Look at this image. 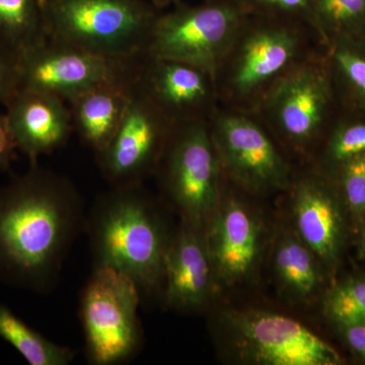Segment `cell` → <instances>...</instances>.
<instances>
[{"label":"cell","instance_id":"3957f363","mask_svg":"<svg viewBox=\"0 0 365 365\" xmlns=\"http://www.w3.org/2000/svg\"><path fill=\"white\" fill-rule=\"evenodd\" d=\"M323 49L306 24L248 14L215 74L218 106L252 114L288 71Z\"/></svg>","mask_w":365,"mask_h":365},{"label":"cell","instance_id":"5bb4252c","mask_svg":"<svg viewBox=\"0 0 365 365\" xmlns=\"http://www.w3.org/2000/svg\"><path fill=\"white\" fill-rule=\"evenodd\" d=\"M215 282L204 227L182 220L163 260V304L176 311H198L210 302Z\"/></svg>","mask_w":365,"mask_h":365},{"label":"cell","instance_id":"484cf974","mask_svg":"<svg viewBox=\"0 0 365 365\" xmlns=\"http://www.w3.org/2000/svg\"><path fill=\"white\" fill-rule=\"evenodd\" d=\"M234 1L245 13L252 16L287 19V20L306 24L312 30H314L319 39L316 18H314V0H234Z\"/></svg>","mask_w":365,"mask_h":365},{"label":"cell","instance_id":"52a82bcc","mask_svg":"<svg viewBox=\"0 0 365 365\" xmlns=\"http://www.w3.org/2000/svg\"><path fill=\"white\" fill-rule=\"evenodd\" d=\"M153 175L182 220L205 227L220 202L222 182L208 120L174 124Z\"/></svg>","mask_w":365,"mask_h":365},{"label":"cell","instance_id":"5b68a950","mask_svg":"<svg viewBox=\"0 0 365 365\" xmlns=\"http://www.w3.org/2000/svg\"><path fill=\"white\" fill-rule=\"evenodd\" d=\"M340 109L323 49L288 71L251 115L280 146L307 153L323 140Z\"/></svg>","mask_w":365,"mask_h":365},{"label":"cell","instance_id":"ba28073f","mask_svg":"<svg viewBox=\"0 0 365 365\" xmlns=\"http://www.w3.org/2000/svg\"><path fill=\"white\" fill-rule=\"evenodd\" d=\"M141 300L128 276L115 269L93 268L81 292L79 311L91 364H122L136 356L143 338Z\"/></svg>","mask_w":365,"mask_h":365},{"label":"cell","instance_id":"f546056e","mask_svg":"<svg viewBox=\"0 0 365 365\" xmlns=\"http://www.w3.org/2000/svg\"><path fill=\"white\" fill-rule=\"evenodd\" d=\"M339 328L348 346L365 360V324L341 326Z\"/></svg>","mask_w":365,"mask_h":365},{"label":"cell","instance_id":"7a4b0ae2","mask_svg":"<svg viewBox=\"0 0 365 365\" xmlns=\"http://www.w3.org/2000/svg\"><path fill=\"white\" fill-rule=\"evenodd\" d=\"M93 268L128 276L141 297L160 292L170 234L158 204L141 184L111 187L86 218Z\"/></svg>","mask_w":365,"mask_h":365},{"label":"cell","instance_id":"7c38bea8","mask_svg":"<svg viewBox=\"0 0 365 365\" xmlns=\"http://www.w3.org/2000/svg\"><path fill=\"white\" fill-rule=\"evenodd\" d=\"M242 359L265 365H337L335 349L294 319L262 311L232 312L223 317Z\"/></svg>","mask_w":365,"mask_h":365},{"label":"cell","instance_id":"1f68e13d","mask_svg":"<svg viewBox=\"0 0 365 365\" xmlns=\"http://www.w3.org/2000/svg\"><path fill=\"white\" fill-rule=\"evenodd\" d=\"M362 252H364L365 256V227L364 230V237H362Z\"/></svg>","mask_w":365,"mask_h":365},{"label":"cell","instance_id":"f1b7e54d","mask_svg":"<svg viewBox=\"0 0 365 365\" xmlns=\"http://www.w3.org/2000/svg\"><path fill=\"white\" fill-rule=\"evenodd\" d=\"M16 146L6 114H0V172H6L11 168L16 157Z\"/></svg>","mask_w":365,"mask_h":365},{"label":"cell","instance_id":"e0dca14e","mask_svg":"<svg viewBox=\"0 0 365 365\" xmlns=\"http://www.w3.org/2000/svg\"><path fill=\"white\" fill-rule=\"evenodd\" d=\"M6 108L18 150L31 165H37L40 157L61 148L73 130L69 107L54 96L20 90Z\"/></svg>","mask_w":365,"mask_h":365},{"label":"cell","instance_id":"44dd1931","mask_svg":"<svg viewBox=\"0 0 365 365\" xmlns=\"http://www.w3.org/2000/svg\"><path fill=\"white\" fill-rule=\"evenodd\" d=\"M0 338L31 365H68L76 359V351L47 339L4 304H0Z\"/></svg>","mask_w":365,"mask_h":365},{"label":"cell","instance_id":"6da1fadb","mask_svg":"<svg viewBox=\"0 0 365 365\" xmlns=\"http://www.w3.org/2000/svg\"><path fill=\"white\" fill-rule=\"evenodd\" d=\"M86 218L76 185L38 163L0 187V282L47 294Z\"/></svg>","mask_w":365,"mask_h":365},{"label":"cell","instance_id":"83f0119b","mask_svg":"<svg viewBox=\"0 0 365 365\" xmlns=\"http://www.w3.org/2000/svg\"><path fill=\"white\" fill-rule=\"evenodd\" d=\"M20 91V56L0 45V103L6 106Z\"/></svg>","mask_w":365,"mask_h":365},{"label":"cell","instance_id":"d4e9b609","mask_svg":"<svg viewBox=\"0 0 365 365\" xmlns=\"http://www.w3.org/2000/svg\"><path fill=\"white\" fill-rule=\"evenodd\" d=\"M324 313L338 326L365 324V280L343 281L324 300Z\"/></svg>","mask_w":365,"mask_h":365},{"label":"cell","instance_id":"ffe728a7","mask_svg":"<svg viewBox=\"0 0 365 365\" xmlns=\"http://www.w3.org/2000/svg\"><path fill=\"white\" fill-rule=\"evenodd\" d=\"M46 39L41 0H0V45L20 56Z\"/></svg>","mask_w":365,"mask_h":365},{"label":"cell","instance_id":"ac0fdd59","mask_svg":"<svg viewBox=\"0 0 365 365\" xmlns=\"http://www.w3.org/2000/svg\"><path fill=\"white\" fill-rule=\"evenodd\" d=\"M132 83L97 86L68 103L74 130L95 155L104 150L119 128Z\"/></svg>","mask_w":365,"mask_h":365},{"label":"cell","instance_id":"277c9868","mask_svg":"<svg viewBox=\"0 0 365 365\" xmlns=\"http://www.w3.org/2000/svg\"><path fill=\"white\" fill-rule=\"evenodd\" d=\"M50 39L119 59L144 56L160 9L145 0H41Z\"/></svg>","mask_w":365,"mask_h":365},{"label":"cell","instance_id":"7402d4cb","mask_svg":"<svg viewBox=\"0 0 365 365\" xmlns=\"http://www.w3.org/2000/svg\"><path fill=\"white\" fill-rule=\"evenodd\" d=\"M275 267L283 285L297 297H311L321 284L314 254L294 235H287L278 244Z\"/></svg>","mask_w":365,"mask_h":365},{"label":"cell","instance_id":"8fae6325","mask_svg":"<svg viewBox=\"0 0 365 365\" xmlns=\"http://www.w3.org/2000/svg\"><path fill=\"white\" fill-rule=\"evenodd\" d=\"M173 126L136 78L119 128L104 150L96 153L98 170L110 186L141 184L155 174Z\"/></svg>","mask_w":365,"mask_h":365},{"label":"cell","instance_id":"4fadbf2b","mask_svg":"<svg viewBox=\"0 0 365 365\" xmlns=\"http://www.w3.org/2000/svg\"><path fill=\"white\" fill-rule=\"evenodd\" d=\"M137 81L173 124L209 120L218 107L215 78L199 67L143 56Z\"/></svg>","mask_w":365,"mask_h":365},{"label":"cell","instance_id":"603a6c76","mask_svg":"<svg viewBox=\"0 0 365 365\" xmlns=\"http://www.w3.org/2000/svg\"><path fill=\"white\" fill-rule=\"evenodd\" d=\"M314 9L324 47L340 40L365 39V0H314Z\"/></svg>","mask_w":365,"mask_h":365},{"label":"cell","instance_id":"9c48e42d","mask_svg":"<svg viewBox=\"0 0 365 365\" xmlns=\"http://www.w3.org/2000/svg\"><path fill=\"white\" fill-rule=\"evenodd\" d=\"M208 123L223 177L252 193L292 188V163L253 115L218 106Z\"/></svg>","mask_w":365,"mask_h":365},{"label":"cell","instance_id":"4316f807","mask_svg":"<svg viewBox=\"0 0 365 365\" xmlns=\"http://www.w3.org/2000/svg\"><path fill=\"white\" fill-rule=\"evenodd\" d=\"M338 170L346 203L355 225H360L365 217V153L347 160Z\"/></svg>","mask_w":365,"mask_h":365},{"label":"cell","instance_id":"8992f818","mask_svg":"<svg viewBox=\"0 0 365 365\" xmlns=\"http://www.w3.org/2000/svg\"><path fill=\"white\" fill-rule=\"evenodd\" d=\"M247 16L234 0L180 2L158 14L144 56L199 67L215 78Z\"/></svg>","mask_w":365,"mask_h":365},{"label":"cell","instance_id":"4dcf8cb0","mask_svg":"<svg viewBox=\"0 0 365 365\" xmlns=\"http://www.w3.org/2000/svg\"><path fill=\"white\" fill-rule=\"evenodd\" d=\"M185 1V0H151V4L158 9L163 11V9L175 6V4H180V2Z\"/></svg>","mask_w":365,"mask_h":365},{"label":"cell","instance_id":"2e32d148","mask_svg":"<svg viewBox=\"0 0 365 365\" xmlns=\"http://www.w3.org/2000/svg\"><path fill=\"white\" fill-rule=\"evenodd\" d=\"M294 220L299 239L314 256L333 267L344 242V217L332 182L309 172L292 182Z\"/></svg>","mask_w":365,"mask_h":365},{"label":"cell","instance_id":"30bf717a","mask_svg":"<svg viewBox=\"0 0 365 365\" xmlns=\"http://www.w3.org/2000/svg\"><path fill=\"white\" fill-rule=\"evenodd\" d=\"M143 58H111L47 37L20 55V90L69 103L97 86L133 83Z\"/></svg>","mask_w":365,"mask_h":365},{"label":"cell","instance_id":"d6986e66","mask_svg":"<svg viewBox=\"0 0 365 365\" xmlns=\"http://www.w3.org/2000/svg\"><path fill=\"white\" fill-rule=\"evenodd\" d=\"M325 55L341 108L365 115V39L337 41Z\"/></svg>","mask_w":365,"mask_h":365},{"label":"cell","instance_id":"9a60e30c","mask_svg":"<svg viewBox=\"0 0 365 365\" xmlns=\"http://www.w3.org/2000/svg\"><path fill=\"white\" fill-rule=\"evenodd\" d=\"M261 225L235 198L222 199L204 227L215 281L234 284L253 271L261 247Z\"/></svg>","mask_w":365,"mask_h":365},{"label":"cell","instance_id":"cb8c5ba5","mask_svg":"<svg viewBox=\"0 0 365 365\" xmlns=\"http://www.w3.org/2000/svg\"><path fill=\"white\" fill-rule=\"evenodd\" d=\"M323 139L325 163L330 169L365 153V115L341 108Z\"/></svg>","mask_w":365,"mask_h":365}]
</instances>
